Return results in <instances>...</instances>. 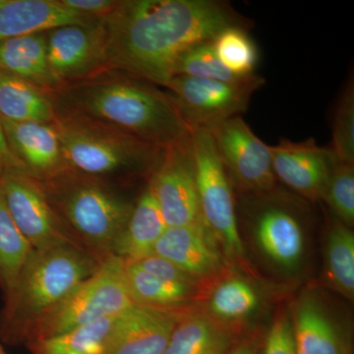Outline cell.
<instances>
[{"label": "cell", "instance_id": "obj_16", "mask_svg": "<svg viewBox=\"0 0 354 354\" xmlns=\"http://www.w3.org/2000/svg\"><path fill=\"white\" fill-rule=\"evenodd\" d=\"M11 152L30 176L39 181L67 169L55 122L2 120Z\"/></svg>", "mask_w": 354, "mask_h": 354}, {"label": "cell", "instance_id": "obj_13", "mask_svg": "<svg viewBox=\"0 0 354 354\" xmlns=\"http://www.w3.org/2000/svg\"><path fill=\"white\" fill-rule=\"evenodd\" d=\"M277 180L307 199H323L330 174L339 162L332 149L317 145L314 139L291 142L281 139L270 146Z\"/></svg>", "mask_w": 354, "mask_h": 354}, {"label": "cell", "instance_id": "obj_10", "mask_svg": "<svg viewBox=\"0 0 354 354\" xmlns=\"http://www.w3.org/2000/svg\"><path fill=\"white\" fill-rule=\"evenodd\" d=\"M148 187L167 227H207L200 209L191 134L165 149Z\"/></svg>", "mask_w": 354, "mask_h": 354}, {"label": "cell", "instance_id": "obj_3", "mask_svg": "<svg viewBox=\"0 0 354 354\" xmlns=\"http://www.w3.org/2000/svg\"><path fill=\"white\" fill-rule=\"evenodd\" d=\"M99 265L90 254L73 245L32 250L12 290L4 298L0 337L7 344L24 342L32 326Z\"/></svg>", "mask_w": 354, "mask_h": 354}, {"label": "cell", "instance_id": "obj_4", "mask_svg": "<svg viewBox=\"0 0 354 354\" xmlns=\"http://www.w3.org/2000/svg\"><path fill=\"white\" fill-rule=\"evenodd\" d=\"M58 218L99 264L114 249L135 203L104 181L65 169L41 181Z\"/></svg>", "mask_w": 354, "mask_h": 354}, {"label": "cell", "instance_id": "obj_12", "mask_svg": "<svg viewBox=\"0 0 354 354\" xmlns=\"http://www.w3.org/2000/svg\"><path fill=\"white\" fill-rule=\"evenodd\" d=\"M46 37L51 71L64 86L108 70L104 18L92 24L60 26Z\"/></svg>", "mask_w": 354, "mask_h": 354}, {"label": "cell", "instance_id": "obj_31", "mask_svg": "<svg viewBox=\"0 0 354 354\" xmlns=\"http://www.w3.org/2000/svg\"><path fill=\"white\" fill-rule=\"evenodd\" d=\"M333 152L339 162L354 165V84H346L337 101L333 121Z\"/></svg>", "mask_w": 354, "mask_h": 354}, {"label": "cell", "instance_id": "obj_19", "mask_svg": "<svg viewBox=\"0 0 354 354\" xmlns=\"http://www.w3.org/2000/svg\"><path fill=\"white\" fill-rule=\"evenodd\" d=\"M0 69L48 94L64 86L48 64L46 32L0 41Z\"/></svg>", "mask_w": 354, "mask_h": 354}, {"label": "cell", "instance_id": "obj_7", "mask_svg": "<svg viewBox=\"0 0 354 354\" xmlns=\"http://www.w3.org/2000/svg\"><path fill=\"white\" fill-rule=\"evenodd\" d=\"M200 209L205 225L228 257L241 260L244 247L237 223L232 183L221 165L211 133L191 131Z\"/></svg>", "mask_w": 354, "mask_h": 354}, {"label": "cell", "instance_id": "obj_11", "mask_svg": "<svg viewBox=\"0 0 354 354\" xmlns=\"http://www.w3.org/2000/svg\"><path fill=\"white\" fill-rule=\"evenodd\" d=\"M209 132L230 183L253 194L276 189L270 146L254 134L241 115L223 121Z\"/></svg>", "mask_w": 354, "mask_h": 354}, {"label": "cell", "instance_id": "obj_35", "mask_svg": "<svg viewBox=\"0 0 354 354\" xmlns=\"http://www.w3.org/2000/svg\"><path fill=\"white\" fill-rule=\"evenodd\" d=\"M70 10L91 17L104 18L118 6L120 0H60Z\"/></svg>", "mask_w": 354, "mask_h": 354}, {"label": "cell", "instance_id": "obj_1", "mask_svg": "<svg viewBox=\"0 0 354 354\" xmlns=\"http://www.w3.org/2000/svg\"><path fill=\"white\" fill-rule=\"evenodd\" d=\"M104 21L108 70L164 88L184 51L251 23L223 0H120Z\"/></svg>", "mask_w": 354, "mask_h": 354}, {"label": "cell", "instance_id": "obj_14", "mask_svg": "<svg viewBox=\"0 0 354 354\" xmlns=\"http://www.w3.org/2000/svg\"><path fill=\"white\" fill-rule=\"evenodd\" d=\"M183 313L135 304L116 318L109 354H162Z\"/></svg>", "mask_w": 354, "mask_h": 354}, {"label": "cell", "instance_id": "obj_9", "mask_svg": "<svg viewBox=\"0 0 354 354\" xmlns=\"http://www.w3.org/2000/svg\"><path fill=\"white\" fill-rule=\"evenodd\" d=\"M0 193L9 214L32 250L62 245L83 249L58 218L38 179L24 172H3L0 176Z\"/></svg>", "mask_w": 354, "mask_h": 354}, {"label": "cell", "instance_id": "obj_20", "mask_svg": "<svg viewBox=\"0 0 354 354\" xmlns=\"http://www.w3.org/2000/svg\"><path fill=\"white\" fill-rule=\"evenodd\" d=\"M167 227L152 191L147 187L135 202L114 255L125 262H135L153 252L158 239Z\"/></svg>", "mask_w": 354, "mask_h": 354}, {"label": "cell", "instance_id": "obj_17", "mask_svg": "<svg viewBox=\"0 0 354 354\" xmlns=\"http://www.w3.org/2000/svg\"><path fill=\"white\" fill-rule=\"evenodd\" d=\"M207 227H167L153 252L169 260L195 281L218 274L223 259Z\"/></svg>", "mask_w": 354, "mask_h": 354}, {"label": "cell", "instance_id": "obj_25", "mask_svg": "<svg viewBox=\"0 0 354 354\" xmlns=\"http://www.w3.org/2000/svg\"><path fill=\"white\" fill-rule=\"evenodd\" d=\"M124 263L125 281L135 304L157 308L180 309L192 298L195 286L164 281L132 263Z\"/></svg>", "mask_w": 354, "mask_h": 354}, {"label": "cell", "instance_id": "obj_29", "mask_svg": "<svg viewBox=\"0 0 354 354\" xmlns=\"http://www.w3.org/2000/svg\"><path fill=\"white\" fill-rule=\"evenodd\" d=\"M174 76L195 77L232 84L243 82L251 77L236 76L225 68L216 57L212 41L195 44L184 51L174 64Z\"/></svg>", "mask_w": 354, "mask_h": 354}, {"label": "cell", "instance_id": "obj_23", "mask_svg": "<svg viewBox=\"0 0 354 354\" xmlns=\"http://www.w3.org/2000/svg\"><path fill=\"white\" fill-rule=\"evenodd\" d=\"M232 342V335L216 322L183 313L162 354H227Z\"/></svg>", "mask_w": 354, "mask_h": 354}, {"label": "cell", "instance_id": "obj_21", "mask_svg": "<svg viewBox=\"0 0 354 354\" xmlns=\"http://www.w3.org/2000/svg\"><path fill=\"white\" fill-rule=\"evenodd\" d=\"M0 116L12 122L53 123L57 120L48 93L1 69Z\"/></svg>", "mask_w": 354, "mask_h": 354}, {"label": "cell", "instance_id": "obj_18", "mask_svg": "<svg viewBox=\"0 0 354 354\" xmlns=\"http://www.w3.org/2000/svg\"><path fill=\"white\" fill-rule=\"evenodd\" d=\"M101 19L70 10L60 0H6L0 6V41Z\"/></svg>", "mask_w": 354, "mask_h": 354}, {"label": "cell", "instance_id": "obj_22", "mask_svg": "<svg viewBox=\"0 0 354 354\" xmlns=\"http://www.w3.org/2000/svg\"><path fill=\"white\" fill-rule=\"evenodd\" d=\"M292 328L297 354H342L334 324L315 298L299 300Z\"/></svg>", "mask_w": 354, "mask_h": 354}, {"label": "cell", "instance_id": "obj_36", "mask_svg": "<svg viewBox=\"0 0 354 354\" xmlns=\"http://www.w3.org/2000/svg\"><path fill=\"white\" fill-rule=\"evenodd\" d=\"M6 171H19L28 174L24 165L15 158L9 148L6 134H4L2 118L0 116V176Z\"/></svg>", "mask_w": 354, "mask_h": 354}, {"label": "cell", "instance_id": "obj_28", "mask_svg": "<svg viewBox=\"0 0 354 354\" xmlns=\"http://www.w3.org/2000/svg\"><path fill=\"white\" fill-rule=\"evenodd\" d=\"M212 44L221 64L234 75L248 77L255 74L259 50L245 28H225L212 39Z\"/></svg>", "mask_w": 354, "mask_h": 354}, {"label": "cell", "instance_id": "obj_6", "mask_svg": "<svg viewBox=\"0 0 354 354\" xmlns=\"http://www.w3.org/2000/svg\"><path fill=\"white\" fill-rule=\"evenodd\" d=\"M124 260L113 255L74 288L66 297L35 324L26 335V344L102 319L120 315L134 306L124 276Z\"/></svg>", "mask_w": 354, "mask_h": 354}, {"label": "cell", "instance_id": "obj_30", "mask_svg": "<svg viewBox=\"0 0 354 354\" xmlns=\"http://www.w3.org/2000/svg\"><path fill=\"white\" fill-rule=\"evenodd\" d=\"M259 298L253 286L239 279L223 281L214 291L209 309L218 318L235 320L248 316L257 307Z\"/></svg>", "mask_w": 354, "mask_h": 354}, {"label": "cell", "instance_id": "obj_2", "mask_svg": "<svg viewBox=\"0 0 354 354\" xmlns=\"http://www.w3.org/2000/svg\"><path fill=\"white\" fill-rule=\"evenodd\" d=\"M55 113L99 123L167 149L191 134L167 92L116 70L50 93Z\"/></svg>", "mask_w": 354, "mask_h": 354}, {"label": "cell", "instance_id": "obj_38", "mask_svg": "<svg viewBox=\"0 0 354 354\" xmlns=\"http://www.w3.org/2000/svg\"><path fill=\"white\" fill-rule=\"evenodd\" d=\"M0 354H8V353H6V351H3V348H2L1 346H0Z\"/></svg>", "mask_w": 354, "mask_h": 354}, {"label": "cell", "instance_id": "obj_26", "mask_svg": "<svg viewBox=\"0 0 354 354\" xmlns=\"http://www.w3.org/2000/svg\"><path fill=\"white\" fill-rule=\"evenodd\" d=\"M32 248L9 214L0 193V288L4 298L11 292Z\"/></svg>", "mask_w": 354, "mask_h": 354}, {"label": "cell", "instance_id": "obj_39", "mask_svg": "<svg viewBox=\"0 0 354 354\" xmlns=\"http://www.w3.org/2000/svg\"><path fill=\"white\" fill-rule=\"evenodd\" d=\"M4 1H6V0H0V6H1L2 4L4 3Z\"/></svg>", "mask_w": 354, "mask_h": 354}, {"label": "cell", "instance_id": "obj_8", "mask_svg": "<svg viewBox=\"0 0 354 354\" xmlns=\"http://www.w3.org/2000/svg\"><path fill=\"white\" fill-rule=\"evenodd\" d=\"M265 82L264 77L258 74L234 84L174 76L165 92L191 131H209L223 121L245 113L251 97Z\"/></svg>", "mask_w": 354, "mask_h": 354}, {"label": "cell", "instance_id": "obj_34", "mask_svg": "<svg viewBox=\"0 0 354 354\" xmlns=\"http://www.w3.org/2000/svg\"><path fill=\"white\" fill-rule=\"evenodd\" d=\"M263 354H297L292 323L288 317H279L274 323Z\"/></svg>", "mask_w": 354, "mask_h": 354}, {"label": "cell", "instance_id": "obj_24", "mask_svg": "<svg viewBox=\"0 0 354 354\" xmlns=\"http://www.w3.org/2000/svg\"><path fill=\"white\" fill-rule=\"evenodd\" d=\"M118 316L29 344L35 354H109Z\"/></svg>", "mask_w": 354, "mask_h": 354}, {"label": "cell", "instance_id": "obj_33", "mask_svg": "<svg viewBox=\"0 0 354 354\" xmlns=\"http://www.w3.org/2000/svg\"><path fill=\"white\" fill-rule=\"evenodd\" d=\"M128 263H132L140 269L143 270L144 272L152 274L156 278L164 279V281L187 283V285L193 286H196L197 283L195 279L181 271L176 265L155 253L146 256L142 259L135 261V262Z\"/></svg>", "mask_w": 354, "mask_h": 354}, {"label": "cell", "instance_id": "obj_32", "mask_svg": "<svg viewBox=\"0 0 354 354\" xmlns=\"http://www.w3.org/2000/svg\"><path fill=\"white\" fill-rule=\"evenodd\" d=\"M324 200L337 220L351 228L354 223V167L339 162L330 174Z\"/></svg>", "mask_w": 354, "mask_h": 354}, {"label": "cell", "instance_id": "obj_5", "mask_svg": "<svg viewBox=\"0 0 354 354\" xmlns=\"http://www.w3.org/2000/svg\"><path fill=\"white\" fill-rule=\"evenodd\" d=\"M67 169L85 176L108 178L152 176L165 149L73 116L55 121Z\"/></svg>", "mask_w": 354, "mask_h": 354}, {"label": "cell", "instance_id": "obj_27", "mask_svg": "<svg viewBox=\"0 0 354 354\" xmlns=\"http://www.w3.org/2000/svg\"><path fill=\"white\" fill-rule=\"evenodd\" d=\"M326 274L334 290L353 299L354 235L351 228L337 220L328 235Z\"/></svg>", "mask_w": 354, "mask_h": 354}, {"label": "cell", "instance_id": "obj_37", "mask_svg": "<svg viewBox=\"0 0 354 354\" xmlns=\"http://www.w3.org/2000/svg\"><path fill=\"white\" fill-rule=\"evenodd\" d=\"M227 354H255V351L248 344H245V346H239Z\"/></svg>", "mask_w": 354, "mask_h": 354}, {"label": "cell", "instance_id": "obj_15", "mask_svg": "<svg viewBox=\"0 0 354 354\" xmlns=\"http://www.w3.org/2000/svg\"><path fill=\"white\" fill-rule=\"evenodd\" d=\"M274 190L262 193L266 203L254 214V232L268 257L286 269H293L304 254V227L295 212L279 204Z\"/></svg>", "mask_w": 354, "mask_h": 354}]
</instances>
